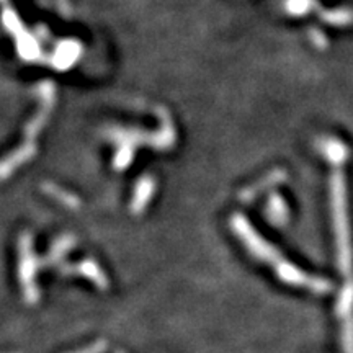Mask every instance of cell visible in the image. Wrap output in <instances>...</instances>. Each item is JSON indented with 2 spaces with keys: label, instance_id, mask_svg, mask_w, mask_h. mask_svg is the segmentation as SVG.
<instances>
[{
  "label": "cell",
  "instance_id": "cell-1",
  "mask_svg": "<svg viewBox=\"0 0 353 353\" xmlns=\"http://www.w3.org/2000/svg\"><path fill=\"white\" fill-rule=\"evenodd\" d=\"M325 154L332 162V179H330V190H332V206L334 219L337 228L339 245H341L342 265L348 267L350 262V237H348V218H347V193H345V175H343V164L347 159V148L341 141L329 139L324 144Z\"/></svg>",
  "mask_w": 353,
  "mask_h": 353
}]
</instances>
